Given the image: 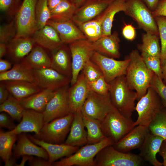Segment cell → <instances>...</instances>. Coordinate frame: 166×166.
I'll use <instances>...</instances> for the list:
<instances>
[{
	"label": "cell",
	"instance_id": "41",
	"mask_svg": "<svg viewBox=\"0 0 166 166\" xmlns=\"http://www.w3.org/2000/svg\"><path fill=\"white\" fill-rule=\"evenodd\" d=\"M154 18L158 27L160 41V59L161 66L166 62V17L157 16Z\"/></svg>",
	"mask_w": 166,
	"mask_h": 166
},
{
	"label": "cell",
	"instance_id": "20",
	"mask_svg": "<svg viewBox=\"0 0 166 166\" xmlns=\"http://www.w3.org/2000/svg\"><path fill=\"white\" fill-rule=\"evenodd\" d=\"M36 44L30 36L15 37L7 45V54L14 63L20 61L30 53Z\"/></svg>",
	"mask_w": 166,
	"mask_h": 166
},
{
	"label": "cell",
	"instance_id": "13",
	"mask_svg": "<svg viewBox=\"0 0 166 166\" xmlns=\"http://www.w3.org/2000/svg\"><path fill=\"white\" fill-rule=\"evenodd\" d=\"M91 60L100 68L106 81L110 83L116 78L126 74L130 62L128 57L123 60H116L95 51Z\"/></svg>",
	"mask_w": 166,
	"mask_h": 166
},
{
	"label": "cell",
	"instance_id": "15",
	"mask_svg": "<svg viewBox=\"0 0 166 166\" xmlns=\"http://www.w3.org/2000/svg\"><path fill=\"white\" fill-rule=\"evenodd\" d=\"M90 91L89 82L81 71L76 82L71 85L68 90L69 101L71 113L81 112Z\"/></svg>",
	"mask_w": 166,
	"mask_h": 166
},
{
	"label": "cell",
	"instance_id": "26",
	"mask_svg": "<svg viewBox=\"0 0 166 166\" xmlns=\"http://www.w3.org/2000/svg\"><path fill=\"white\" fill-rule=\"evenodd\" d=\"M37 145L25 134L22 133L14 148V157L16 159L24 155L34 156L48 160L49 155L46 150Z\"/></svg>",
	"mask_w": 166,
	"mask_h": 166
},
{
	"label": "cell",
	"instance_id": "47",
	"mask_svg": "<svg viewBox=\"0 0 166 166\" xmlns=\"http://www.w3.org/2000/svg\"><path fill=\"white\" fill-rule=\"evenodd\" d=\"M18 0H0V9L2 12L10 16L16 14L19 7Z\"/></svg>",
	"mask_w": 166,
	"mask_h": 166
},
{
	"label": "cell",
	"instance_id": "43",
	"mask_svg": "<svg viewBox=\"0 0 166 166\" xmlns=\"http://www.w3.org/2000/svg\"><path fill=\"white\" fill-rule=\"evenodd\" d=\"M141 56L146 65L158 77L162 79L160 57L141 53Z\"/></svg>",
	"mask_w": 166,
	"mask_h": 166
},
{
	"label": "cell",
	"instance_id": "30",
	"mask_svg": "<svg viewBox=\"0 0 166 166\" xmlns=\"http://www.w3.org/2000/svg\"><path fill=\"white\" fill-rule=\"evenodd\" d=\"M56 90L42 89L39 92L23 99L19 102L24 109H32L43 113Z\"/></svg>",
	"mask_w": 166,
	"mask_h": 166
},
{
	"label": "cell",
	"instance_id": "4",
	"mask_svg": "<svg viewBox=\"0 0 166 166\" xmlns=\"http://www.w3.org/2000/svg\"><path fill=\"white\" fill-rule=\"evenodd\" d=\"M134 122L131 118L123 116L113 106L101 122V127L105 136L115 143L134 127Z\"/></svg>",
	"mask_w": 166,
	"mask_h": 166
},
{
	"label": "cell",
	"instance_id": "53",
	"mask_svg": "<svg viewBox=\"0 0 166 166\" xmlns=\"http://www.w3.org/2000/svg\"><path fill=\"white\" fill-rule=\"evenodd\" d=\"M12 63L9 61L0 59V73L6 72L11 68Z\"/></svg>",
	"mask_w": 166,
	"mask_h": 166
},
{
	"label": "cell",
	"instance_id": "50",
	"mask_svg": "<svg viewBox=\"0 0 166 166\" xmlns=\"http://www.w3.org/2000/svg\"><path fill=\"white\" fill-rule=\"evenodd\" d=\"M152 14L154 18L160 16L166 17V0H160Z\"/></svg>",
	"mask_w": 166,
	"mask_h": 166
},
{
	"label": "cell",
	"instance_id": "31",
	"mask_svg": "<svg viewBox=\"0 0 166 166\" xmlns=\"http://www.w3.org/2000/svg\"><path fill=\"white\" fill-rule=\"evenodd\" d=\"M105 15V10L96 18L78 26L86 39L93 42L102 35V24Z\"/></svg>",
	"mask_w": 166,
	"mask_h": 166
},
{
	"label": "cell",
	"instance_id": "19",
	"mask_svg": "<svg viewBox=\"0 0 166 166\" xmlns=\"http://www.w3.org/2000/svg\"><path fill=\"white\" fill-rule=\"evenodd\" d=\"M27 136L34 143L42 147L46 150L49 155L48 160L52 166L56 161L62 157L71 156L79 148L78 146L64 143L58 144L47 143L30 135H28Z\"/></svg>",
	"mask_w": 166,
	"mask_h": 166
},
{
	"label": "cell",
	"instance_id": "10",
	"mask_svg": "<svg viewBox=\"0 0 166 166\" xmlns=\"http://www.w3.org/2000/svg\"><path fill=\"white\" fill-rule=\"evenodd\" d=\"M72 58V75L70 84H74L85 63L96 51L93 42L87 39L76 41L69 44Z\"/></svg>",
	"mask_w": 166,
	"mask_h": 166
},
{
	"label": "cell",
	"instance_id": "44",
	"mask_svg": "<svg viewBox=\"0 0 166 166\" xmlns=\"http://www.w3.org/2000/svg\"><path fill=\"white\" fill-rule=\"evenodd\" d=\"M81 71L89 82L93 81L103 75L100 68L91 59L85 63Z\"/></svg>",
	"mask_w": 166,
	"mask_h": 166
},
{
	"label": "cell",
	"instance_id": "29",
	"mask_svg": "<svg viewBox=\"0 0 166 166\" xmlns=\"http://www.w3.org/2000/svg\"><path fill=\"white\" fill-rule=\"evenodd\" d=\"M1 81L3 83L10 94L19 101L42 90L34 82L14 81Z\"/></svg>",
	"mask_w": 166,
	"mask_h": 166
},
{
	"label": "cell",
	"instance_id": "35",
	"mask_svg": "<svg viewBox=\"0 0 166 166\" xmlns=\"http://www.w3.org/2000/svg\"><path fill=\"white\" fill-rule=\"evenodd\" d=\"M17 135L11 130L4 132L0 130V156L5 163V166H7L12 158V149L17 139Z\"/></svg>",
	"mask_w": 166,
	"mask_h": 166
},
{
	"label": "cell",
	"instance_id": "39",
	"mask_svg": "<svg viewBox=\"0 0 166 166\" xmlns=\"http://www.w3.org/2000/svg\"><path fill=\"white\" fill-rule=\"evenodd\" d=\"M149 132L166 140V107L163 108L148 126Z\"/></svg>",
	"mask_w": 166,
	"mask_h": 166
},
{
	"label": "cell",
	"instance_id": "36",
	"mask_svg": "<svg viewBox=\"0 0 166 166\" xmlns=\"http://www.w3.org/2000/svg\"><path fill=\"white\" fill-rule=\"evenodd\" d=\"M82 116L87 132V144L97 143L107 137L105 136L102 130L100 121L88 117Z\"/></svg>",
	"mask_w": 166,
	"mask_h": 166
},
{
	"label": "cell",
	"instance_id": "56",
	"mask_svg": "<svg viewBox=\"0 0 166 166\" xmlns=\"http://www.w3.org/2000/svg\"><path fill=\"white\" fill-rule=\"evenodd\" d=\"M7 44L0 43V58L6 55L7 53Z\"/></svg>",
	"mask_w": 166,
	"mask_h": 166
},
{
	"label": "cell",
	"instance_id": "5",
	"mask_svg": "<svg viewBox=\"0 0 166 166\" xmlns=\"http://www.w3.org/2000/svg\"><path fill=\"white\" fill-rule=\"evenodd\" d=\"M142 160L139 155L123 152L110 145L102 149L96 155L94 166H138Z\"/></svg>",
	"mask_w": 166,
	"mask_h": 166
},
{
	"label": "cell",
	"instance_id": "54",
	"mask_svg": "<svg viewBox=\"0 0 166 166\" xmlns=\"http://www.w3.org/2000/svg\"><path fill=\"white\" fill-rule=\"evenodd\" d=\"M158 153L163 158V166H166V140L163 141Z\"/></svg>",
	"mask_w": 166,
	"mask_h": 166
},
{
	"label": "cell",
	"instance_id": "38",
	"mask_svg": "<svg viewBox=\"0 0 166 166\" xmlns=\"http://www.w3.org/2000/svg\"><path fill=\"white\" fill-rule=\"evenodd\" d=\"M24 109L19 101L10 94L8 98L0 105V112L8 114L14 120L20 122Z\"/></svg>",
	"mask_w": 166,
	"mask_h": 166
},
{
	"label": "cell",
	"instance_id": "55",
	"mask_svg": "<svg viewBox=\"0 0 166 166\" xmlns=\"http://www.w3.org/2000/svg\"><path fill=\"white\" fill-rule=\"evenodd\" d=\"M152 11L156 8L160 0H141Z\"/></svg>",
	"mask_w": 166,
	"mask_h": 166
},
{
	"label": "cell",
	"instance_id": "6",
	"mask_svg": "<svg viewBox=\"0 0 166 166\" xmlns=\"http://www.w3.org/2000/svg\"><path fill=\"white\" fill-rule=\"evenodd\" d=\"M74 115V113H71L44 124L39 134L34 137L50 143L63 144L69 132Z\"/></svg>",
	"mask_w": 166,
	"mask_h": 166
},
{
	"label": "cell",
	"instance_id": "7",
	"mask_svg": "<svg viewBox=\"0 0 166 166\" xmlns=\"http://www.w3.org/2000/svg\"><path fill=\"white\" fill-rule=\"evenodd\" d=\"M135 110L138 117L133 126H148L157 114L164 107L161 99L156 92L151 87L146 93L138 101Z\"/></svg>",
	"mask_w": 166,
	"mask_h": 166
},
{
	"label": "cell",
	"instance_id": "34",
	"mask_svg": "<svg viewBox=\"0 0 166 166\" xmlns=\"http://www.w3.org/2000/svg\"><path fill=\"white\" fill-rule=\"evenodd\" d=\"M74 3L69 0H62L50 11V20L57 22L72 20L77 9Z\"/></svg>",
	"mask_w": 166,
	"mask_h": 166
},
{
	"label": "cell",
	"instance_id": "61",
	"mask_svg": "<svg viewBox=\"0 0 166 166\" xmlns=\"http://www.w3.org/2000/svg\"><path fill=\"white\" fill-rule=\"evenodd\" d=\"M69 0L74 2L75 0Z\"/></svg>",
	"mask_w": 166,
	"mask_h": 166
},
{
	"label": "cell",
	"instance_id": "23",
	"mask_svg": "<svg viewBox=\"0 0 166 166\" xmlns=\"http://www.w3.org/2000/svg\"><path fill=\"white\" fill-rule=\"evenodd\" d=\"M46 25L53 27L56 30L64 44H69L77 40L87 39L72 20L57 22L49 20Z\"/></svg>",
	"mask_w": 166,
	"mask_h": 166
},
{
	"label": "cell",
	"instance_id": "49",
	"mask_svg": "<svg viewBox=\"0 0 166 166\" xmlns=\"http://www.w3.org/2000/svg\"><path fill=\"white\" fill-rule=\"evenodd\" d=\"M122 34L126 39L128 41H132L136 36V28L132 24H125L122 28Z\"/></svg>",
	"mask_w": 166,
	"mask_h": 166
},
{
	"label": "cell",
	"instance_id": "27",
	"mask_svg": "<svg viewBox=\"0 0 166 166\" xmlns=\"http://www.w3.org/2000/svg\"><path fill=\"white\" fill-rule=\"evenodd\" d=\"M120 41L118 34L114 32L110 35L102 36L93 43L96 51L107 57L117 58L120 56Z\"/></svg>",
	"mask_w": 166,
	"mask_h": 166
},
{
	"label": "cell",
	"instance_id": "40",
	"mask_svg": "<svg viewBox=\"0 0 166 166\" xmlns=\"http://www.w3.org/2000/svg\"><path fill=\"white\" fill-rule=\"evenodd\" d=\"M35 14L38 30L45 26L50 19V10L48 6L47 0H37Z\"/></svg>",
	"mask_w": 166,
	"mask_h": 166
},
{
	"label": "cell",
	"instance_id": "59",
	"mask_svg": "<svg viewBox=\"0 0 166 166\" xmlns=\"http://www.w3.org/2000/svg\"><path fill=\"white\" fill-rule=\"evenodd\" d=\"M31 156L24 155L22 156V161L20 164H18L17 166H24L25 162L29 160Z\"/></svg>",
	"mask_w": 166,
	"mask_h": 166
},
{
	"label": "cell",
	"instance_id": "22",
	"mask_svg": "<svg viewBox=\"0 0 166 166\" xmlns=\"http://www.w3.org/2000/svg\"><path fill=\"white\" fill-rule=\"evenodd\" d=\"M162 137L153 135L149 132L139 148V155L142 159L148 161L154 166H163V163L159 162L156 158L163 141Z\"/></svg>",
	"mask_w": 166,
	"mask_h": 166
},
{
	"label": "cell",
	"instance_id": "17",
	"mask_svg": "<svg viewBox=\"0 0 166 166\" xmlns=\"http://www.w3.org/2000/svg\"><path fill=\"white\" fill-rule=\"evenodd\" d=\"M148 132V126L137 125L113 146L117 150L124 152L139 148Z\"/></svg>",
	"mask_w": 166,
	"mask_h": 166
},
{
	"label": "cell",
	"instance_id": "9",
	"mask_svg": "<svg viewBox=\"0 0 166 166\" xmlns=\"http://www.w3.org/2000/svg\"><path fill=\"white\" fill-rule=\"evenodd\" d=\"M37 0H23L16 14L15 37L32 35L37 30L35 7Z\"/></svg>",
	"mask_w": 166,
	"mask_h": 166
},
{
	"label": "cell",
	"instance_id": "2",
	"mask_svg": "<svg viewBox=\"0 0 166 166\" xmlns=\"http://www.w3.org/2000/svg\"><path fill=\"white\" fill-rule=\"evenodd\" d=\"M109 83V94L113 105L123 116L131 118L135 110L136 92L131 89L125 75L116 78Z\"/></svg>",
	"mask_w": 166,
	"mask_h": 166
},
{
	"label": "cell",
	"instance_id": "11",
	"mask_svg": "<svg viewBox=\"0 0 166 166\" xmlns=\"http://www.w3.org/2000/svg\"><path fill=\"white\" fill-rule=\"evenodd\" d=\"M109 94L100 95L90 91L83 105V115L101 122L113 108Z\"/></svg>",
	"mask_w": 166,
	"mask_h": 166
},
{
	"label": "cell",
	"instance_id": "42",
	"mask_svg": "<svg viewBox=\"0 0 166 166\" xmlns=\"http://www.w3.org/2000/svg\"><path fill=\"white\" fill-rule=\"evenodd\" d=\"M16 28L15 20L0 26V43L7 45L16 36Z\"/></svg>",
	"mask_w": 166,
	"mask_h": 166
},
{
	"label": "cell",
	"instance_id": "57",
	"mask_svg": "<svg viewBox=\"0 0 166 166\" xmlns=\"http://www.w3.org/2000/svg\"><path fill=\"white\" fill-rule=\"evenodd\" d=\"M62 0H47V3L49 8L51 10L56 7Z\"/></svg>",
	"mask_w": 166,
	"mask_h": 166
},
{
	"label": "cell",
	"instance_id": "33",
	"mask_svg": "<svg viewBox=\"0 0 166 166\" xmlns=\"http://www.w3.org/2000/svg\"><path fill=\"white\" fill-rule=\"evenodd\" d=\"M33 69L50 68L51 58L43 48L39 45H35L25 58Z\"/></svg>",
	"mask_w": 166,
	"mask_h": 166
},
{
	"label": "cell",
	"instance_id": "3",
	"mask_svg": "<svg viewBox=\"0 0 166 166\" xmlns=\"http://www.w3.org/2000/svg\"><path fill=\"white\" fill-rule=\"evenodd\" d=\"M115 143L106 137L101 141L82 146L71 156L53 164L54 166H94V159L98 152L104 148L113 145Z\"/></svg>",
	"mask_w": 166,
	"mask_h": 166
},
{
	"label": "cell",
	"instance_id": "21",
	"mask_svg": "<svg viewBox=\"0 0 166 166\" xmlns=\"http://www.w3.org/2000/svg\"><path fill=\"white\" fill-rule=\"evenodd\" d=\"M32 38L35 43L52 52L63 45L59 35L53 27L46 25L34 32Z\"/></svg>",
	"mask_w": 166,
	"mask_h": 166
},
{
	"label": "cell",
	"instance_id": "58",
	"mask_svg": "<svg viewBox=\"0 0 166 166\" xmlns=\"http://www.w3.org/2000/svg\"><path fill=\"white\" fill-rule=\"evenodd\" d=\"M161 69L162 75V80L166 85V62L161 66Z\"/></svg>",
	"mask_w": 166,
	"mask_h": 166
},
{
	"label": "cell",
	"instance_id": "14",
	"mask_svg": "<svg viewBox=\"0 0 166 166\" xmlns=\"http://www.w3.org/2000/svg\"><path fill=\"white\" fill-rule=\"evenodd\" d=\"M34 82L42 89L56 90L69 85L71 78L65 76L53 68L34 69Z\"/></svg>",
	"mask_w": 166,
	"mask_h": 166
},
{
	"label": "cell",
	"instance_id": "16",
	"mask_svg": "<svg viewBox=\"0 0 166 166\" xmlns=\"http://www.w3.org/2000/svg\"><path fill=\"white\" fill-rule=\"evenodd\" d=\"M114 0H88L77 8L72 19L78 26L101 14Z\"/></svg>",
	"mask_w": 166,
	"mask_h": 166
},
{
	"label": "cell",
	"instance_id": "46",
	"mask_svg": "<svg viewBox=\"0 0 166 166\" xmlns=\"http://www.w3.org/2000/svg\"><path fill=\"white\" fill-rule=\"evenodd\" d=\"M151 87L160 97L164 107H166V85L162 79L155 74L151 83Z\"/></svg>",
	"mask_w": 166,
	"mask_h": 166
},
{
	"label": "cell",
	"instance_id": "32",
	"mask_svg": "<svg viewBox=\"0 0 166 166\" xmlns=\"http://www.w3.org/2000/svg\"><path fill=\"white\" fill-rule=\"evenodd\" d=\"M126 1L125 0H114L105 10V15L103 22L102 36L111 34L114 16L117 13L124 11Z\"/></svg>",
	"mask_w": 166,
	"mask_h": 166
},
{
	"label": "cell",
	"instance_id": "18",
	"mask_svg": "<svg viewBox=\"0 0 166 166\" xmlns=\"http://www.w3.org/2000/svg\"><path fill=\"white\" fill-rule=\"evenodd\" d=\"M44 124L42 113L32 109H24L20 123L11 131L18 135L29 132H34L35 135H38Z\"/></svg>",
	"mask_w": 166,
	"mask_h": 166
},
{
	"label": "cell",
	"instance_id": "24",
	"mask_svg": "<svg viewBox=\"0 0 166 166\" xmlns=\"http://www.w3.org/2000/svg\"><path fill=\"white\" fill-rule=\"evenodd\" d=\"M74 114L69 132L64 143L79 147L87 144V132L85 129L81 112H77Z\"/></svg>",
	"mask_w": 166,
	"mask_h": 166
},
{
	"label": "cell",
	"instance_id": "62",
	"mask_svg": "<svg viewBox=\"0 0 166 166\" xmlns=\"http://www.w3.org/2000/svg\"></svg>",
	"mask_w": 166,
	"mask_h": 166
},
{
	"label": "cell",
	"instance_id": "45",
	"mask_svg": "<svg viewBox=\"0 0 166 166\" xmlns=\"http://www.w3.org/2000/svg\"><path fill=\"white\" fill-rule=\"evenodd\" d=\"M89 85L90 91L103 95L109 94L110 85L103 75L93 81L89 82Z\"/></svg>",
	"mask_w": 166,
	"mask_h": 166
},
{
	"label": "cell",
	"instance_id": "25",
	"mask_svg": "<svg viewBox=\"0 0 166 166\" xmlns=\"http://www.w3.org/2000/svg\"><path fill=\"white\" fill-rule=\"evenodd\" d=\"M24 81L34 82V69L24 59L14 64L9 70L0 73V81Z\"/></svg>",
	"mask_w": 166,
	"mask_h": 166
},
{
	"label": "cell",
	"instance_id": "12",
	"mask_svg": "<svg viewBox=\"0 0 166 166\" xmlns=\"http://www.w3.org/2000/svg\"><path fill=\"white\" fill-rule=\"evenodd\" d=\"M67 85L56 90L42 113L44 124L65 116L71 112L68 99L69 87Z\"/></svg>",
	"mask_w": 166,
	"mask_h": 166
},
{
	"label": "cell",
	"instance_id": "60",
	"mask_svg": "<svg viewBox=\"0 0 166 166\" xmlns=\"http://www.w3.org/2000/svg\"><path fill=\"white\" fill-rule=\"evenodd\" d=\"M88 0H75L74 3L77 8L84 4Z\"/></svg>",
	"mask_w": 166,
	"mask_h": 166
},
{
	"label": "cell",
	"instance_id": "52",
	"mask_svg": "<svg viewBox=\"0 0 166 166\" xmlns=\"http://www.w3.org/2000/svg\"><path fill=\"white\" fill-rule=\"evenodd\" d=\"M10 93L3 83H0V103L5 101L9 97Z\"/></svg>",
	"mask_w": 166,
	"mask_h": 166
},
{
	"label": "cell",
	"instance_id": "8",
	"mask_svg": "<svg viewBox=\"0 0 166 166\" xmlns=\"http://www.w3.org/2000/svg\"><path fill=\"white\" fill-rule=\"evenodd\" d=\"M132 18L146 33L159 35L158 27L152 11L141 0H127L124 12Z\"/></svg>",
	"mask_w": 166,
	"mask_h": 166
},
{
	"label": "cell",
	"instance_id": "1",
	"mask_svg": "<svg viewBox=\"0 0 166 166\" xmlns=\"http://www.w3.org/2000/svg\"><path fill=\"white\" fill-rule=\"evenodd\" d=\"M128 57L130 62L125 76L131 89L136 91L138 101L150 87L155 73L146 65L137 50H132Z\"/></svg>",
	"mask_w": 166,
	"mask_h": 166
},
{
	"label": "cell",
	"instance_id": "48",
	"mask_svg": "<svg viewBox=\"0 0 166 166\" xmlns=\"http://www.w3.org/2000/svg\"><path fill=\"white\" fill-rule=\"evenodd\" d=\"M0 114V126L10 130L14 129L16 127L11 117L5 112H1Z\"/></svg>",
	"mask_w": 166,
	"mask_h": 166
},
{
	"label": "cell",
	"instance_id": "63",
	"mask_svg": "<svg viewBox=\"0 0 166 166\" xmlns=\"http://www.w3.org/2000/svg\"></svg>",
	"mask_w": 166,
	"mask_h": 166
},
{
	"label": "cell",
	"instance_id": "51",
	"mask_svg": "<svg viewBox=\"0 0 166 166\" xmlns=\"http://www.w3.org/2000/svg\"><path fill=\"white\" fill-rule=\"evenodd\" d=\"M29 164L33 166H52L47 160L38 157L34 158L32 156L29 160Z\"/></svg>",
	"mask_w": 166,
	"mask_h": 166
},
{
	"label": "cell",
	"instance_id": "28",
	"mask_svg": "<svg viewBox=\"0 0 166 166\" xmlns=\"http://www.w3.org/2000/svg\"><path fill=\"white\" fill-rule=\"evenodd\" d=\"M53 52L51 58V68L71 78L72 58L69 48L63 45Z\"/></svg>",
	"mask_w": 166,
	"mask_h": 166
},
{
	"label": "cell",
	"instance_id": "37",
	"mask_svg": "<svg viewBox=\"0 0 166 166\" xmlns=\"http://www.w3.org/2000/svg\"><path fill=\"white\" fill-rule=\"evenodd\" d=\"M141 53L160 57L161 47L159 42V36L146 33L142 37V43L137 45Z\"/></svg>",
	"mask_w": 166,
	"mask_h": 166
}]
</instances>
